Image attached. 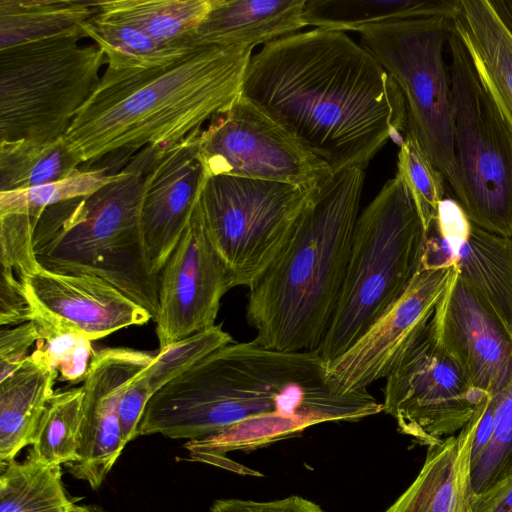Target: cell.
I'll return each instance as SVG.
<instances>
[{"label": "cell", "mask_w": 512, "mask_h": 512, "mask_svg": "<svg viewBox=\"0 0 512 512\" xmlns=\"http://www.w3.org/2000/svg\"><path fill=\"white\" fill-rule=\"evenodd\" d=\"M241 95L323 159L333 173L364 169L390 139L402 142L399 87L345 32L315 28L253 54Z\"/></svg>", "instance_id": "6da1fadb"}, {"label": "cell", "mask_w": 512, "mask_h": 512, "mask_svg": "<svg viewBox=\"0 0 512 512\" xmlns=\"http://www.w3.org/2000/svg\"><path fill=\"white\" fill-rule=\"evenodd\" d=\"M252 50L205 44L164 65L107 66L64 136L80 169L109 172L142 148L169 147L201 131L241 96Z\"/></svg>", "instance_id": "7a4b0ae2"}, {"label": "cell", "mask_w": 512, "mask_h": 512, "mask_svg": "<svg viewBox=\"0 0 512 512\" xmlns=\"http://www.w3.org/2000/svg\"><path fill=\"white\" fill-rule=\"evenodd\" d=\"M365 170L333 173L315 188L283 251L249 286L246 318L260 345L317 352L345 276Z\"/></svg>", "instance_id": "3957f363"}, {"label": "cell", "mask_w": 512, "mask_h": 512, "mask_svg": "<svg viewBox=\"0 0 512 512\" xmlns=\"http://www.w3.org/2000/svg\"><path fill=\"white\" fill-rule=\"evenodd\" d=\"M146 162L142 150L96 192L46 207L35 227L33 250L45 269L99 277L155 319L159 278L148 270L141 232Z\"/></svg>", "instance_id": "277c9868"}, {"label": "cell", "mask_w": 512, "mask_h": 512, "mask_svg": "<svg viewBox=\"0 0 512 512\" xmlns=\"http://www.w3.org/2000/svg\"><path fill=\"white\" fill-rule=\"evenodd\" d=\"M426 236L396 174L358 216L337 303L317 350L325 363L344 353L404 294L421 270Z\"/></svg>", "instance_id": "5b68a950"}, {"label": "cell", "mask_w": 512, "mask_h": 512, "mask_svg": "<svg viewBox=\"0 0 512 512\" xmlns=\"http://www.w3.org/2000/svg\"><path fill=\"white\" fill-rule=\"evenodd\" d=\"M83 31L0 50V142H50L67 133L97 88L106 57Z\"/></svg>", "instance_id": "8992f818"}, {"label": "cell", "mask_w": 512, "mask_h": 512, "mask_svg": "<svg viewBox=\"0 0 512 512\" xmlns=\"http://www.w3.org/2000/svg\"><path fill=\"white\" fill-rule=\"evenodd\" d=\"M455 175L448 185L469 220L512 237V130L452 30Z\"/></svg>", "instance_id": "52a82bcc"}, {"label": "cell", "mask_w": 512, "mask_h": 512, "mask_svg": "<svg viewBox=\"0 0 512 512\" xmlns=\"http://www.w3.org/2000/svg\"><path fill=\"white\" fill-rule=\"evenodd\" d=\"M453 12L387 22L358 31L360 43L403 94L406 132L416 137L448 185L455 175L454 102L443 53L453 30Z\"/></svg>", "instance_id": "ba28073f"}, {"label": "cell", "mask_w": 512, "mask_h": 512, "mask_svg": "<svg viewBox=\"0 0 512 512\" xmlns=\"http://www.w3.org/2000/svg\"><path fill=\"white\" fill-rule=\"evenodd\" d=\"M314 189L230 175L206 178L199 196L205 230L236 286H251L280 255Z\"/></svg>", "instance_id": "9c48e42d"}, {"label": "cell", "mask_w": 512, "mask_h": 512, "mask_svg": "<svg viewBox=\"0 0 512 512\" xmlns=\"http://www.w3.org/2000/svg\"><path fill=\"white\" fill-rule=\"evenodd\" d=\"M441 300L385 378L383 411L400 433L430 447L457 434L487 393L476 389L445 346Z\"/></svg>", "instance_id": "30bf717a"}, {"label": "cell", "mask_w": 512, "mask_h": 512, "mask_svg": "<svg viewBox=\"0 0 512 512\" xmlns=\"http://www.w3.org/2000/svg\"><path fill=\"white\" fill-rule=\"evenodd\" d=\"M206 176L230 175L317 188L328 164L242 95L210 119L198 138Z\"/></svg>", "instance_id": "8fae6325"}, {"label": "cell", "mask_w": 512, "mask_h": 512, "mask_svg": "<svg viewBox=\"0 0 512 512\" xmlns=\"http://www.w3.org/2000/svg\"><path fill=\"white\" fill-rule=\"evenodd\" d=\"M235 278L205 230L199 199L159 276L155 317L160 348L215 326Z\"/></svg>", "instance_id": "7c38bea8"}, {"label": "cell", "mask_w": 512, "mask_h": 512, "mask_svg": "<svg viewBox=\"0 0 512 512\" xmlns=\"http://www.w3.org/2000/svg\"><path fill=\"white\" fill-rule=\"evenodd\" d=\"M456 267L421 268L404 294L344 353L326 363V378L341 394L386 378L430 319Z\"/></svg>", "instance_id": "4fadbf2b"}, {"label": "cell", "mask_w": 512, "mask_h": 512, "mask_svg": "<svg viewBox=\"0 0 512 512\" xmlns=\"http://www.w3.org/2000/svg\"><path fill=\"white\" fill-rule=\"evenodd\" d=\"M155 353L116 347L94 351L83 380L82 417L77 460L70 473L98 489L125 447L120 402L127 385L153 360Z\"/></svg>", "instance_id": "5bb4252c"}, {"label": "cell", "mask_w": 512, "mask_h": 512, "mask_svg": "<svg viewBox=\"0 0 512 512\" xmlns=\"http://www.w3.org/2000/svg\"><path fill=\"white\" fill-rule=\"evenodd\" d=\"M201 131L169 147L145 148L141 232L148 270L157 278L186 230L207 178L198 156Z\"/></svg>", "instance_id": "9a60e30c"}, {"label": "cell", "mask_w": 512, "mask_h": 512, "mask_svg": "<svg viewBox=\"0 0 512 512\" xmlns=\"http://www.w3.org/2000/svg\"><path fill=\"white\" fill-rule=\"evenodd\" d=\"M440 329L445 346L471 384L487 394L497 390L512 368V335L457 270L441 299Z\"/></svg>", "instance_id": "2e32d148"}, {"label": "cell", "mask_w": 512, "mask_h": 512, "mask_svg": "<svg viewBox=\"0 0 512 512\" xmlns=\"http://www.w3.org/2000/svg\"><path fill=\"white\" fill-rule=\"evenodd\" d=\"M19 278L38 303L75 325L91 341L153 318L144 307L96 276L59 273L40 265Z\"/></svg>", "instance_id": "e0dca14e"}, {"label": "cell", "mask_w": 512, "mask_h": 512, "mask_svg": "<svg viewBox=\"0 0 512 512\" xmlns=\"http://www.w3.org/2000/svg\"><path fill=\"white\" fill-rule=\"evenodd\" d=\"M478 420L479 406L457 434L427 447L417 477L385 512H470V461Z\"/></svg>", "instance_id": "ac0fdd59"}, {"label": "cell", "mask_w": 512, "mask_h": 512, "mask_svg": "<svg viewBox=\"0 0 512 512\" xmlns=\"http://www.w3.org/2000/svg\"><path fill=\"white\" fill-rule=\"evenodd\" d=\"M306 0H214L193 37V46L266 45L306 26Z\"/></svg>", "instance_id": "d6986e66"}, {"label": "cell", "mask_w": 512, "mask_h": 512, "mask_svg": "<svg viewBox=\"0 0 512 512\" xmlns=\"http://www.w3.org/2000/svg\"><path fill=\"white\" fill-rule=\"evenodd\" d=\"M452 22L512 130V32L490 0H457Z\"/></svg>", "instance_id": "ffe728a7"}, {"label": "cell", "mask_w": 512, "mask_h": 512, "mask_svg": "<svg viewBox=\"0 0 512 512\" xmlns=\"http://www.w3.org/2000/svg\"><path fill=\"white\" fill-rule=\"evenodd\" d=\"M58 375L37 346L13 375L0 382L1 467L32 445Z\"/></svg>", "instance_id": "44dd1931"}, {"label": "cell", "mask_w": 512, "mask_h": 512, "mask_svg": "<svg viewBox=\"0 0 512 512\" xmlns=\"http://www.w3.org/2000/svg\"><path fill=\"white\" fill-rule=\"evenodd\" d=\"M455 267L458 276L488 302L512 335V237L471 222Z\"/></svg>", "instance_id": "7402d4cb"}, {"label": "cell", "mask_w": 512, "mask_h": 512, "mask_svg": "<svg viewBox=\"0 0 512 512\" xmlns=\"http://www.w3.org/2000/svg\"><path fill=\"white\" fill-rule=\"evenodd\" d=\"M214 0L96 1L97 13L126 22L154 40L193 46L191 38L212 9Z\"/></svg>", "instance_id": "603a6c76"}, {"label": "cell", "mask_w": 512, "mask_h": 512, "mask_svg": "<svg viewBox=\"0 0 512 512\" xmlns=\"http://www.w3.org/2000/svg\"><path fill=\"white\" fill-rule=\"evenodd\" d=\"M97 11L96 1L0 0V50L82 31Z\"/></svg>", "instance_id": "cb8c5ba5"}, {"label": "cell", "mask_w": 512, "mask_h": 512, "mask_svg": "<svg viewBox=\"0 0 512 512\" xmlns=\"http://www.w3.org/2000/svg\"><path fill=\"white\" fill-rule=\"evenodd\" d=\"M457 0H306L304 21L335 31L453 12Z\"/></svg>", "instance_id": "d4e9b609"}, {"label": "cell", "mask_w": 512, "mask_h": 512, "mask_svg": "<svg viewBox=\"0 0 512 512\" xmlns=\"http://www.w3.org/2000/svg\"><path fill=\"white\" fill-rule=\"evenodd\" d=\"M83 164L64 137L50 142H0V192L27 189L64 179Z\"/></svg>", "instance_id": "484cf974"}, {"label": "cell", "mask_w": 512, "mask_h": 512, "mask_svg": "<svg viewBox=\"0 0 512 512\" xmlns=\"http://www.w3.org/2000/svg\"><path fill=\"white\" fill-rule=\"evenodd\" d=\"M60 466L46 465L30 453L1 467L0 512H72Z\"/></svg>", "instance_id": "4316f807"}, {"label": "cell", "mask_w": 512, "mask_h": 512, "mask_svg": "<svg viewBox=\"0 0 512 512\" xmlns=\"http://www.w3.org/2000/svg\"><path fill=\"white\" fill-rule=\"evenodd\" d=\"M85 37L93 39L114 69L150 68L170 63L194 46L160 43L121 20L98 13L82 25Z\"/></svg>", "instance_id": "83f0119b"}, {"label": "cell", "mask_w": 512, "mask_h": 512, "mask_svg": "<svg viewBox=\"0 0 512 512\" xmlns=\"http://www.w3.org/2000/svg\"><path fill=\"white\" fill-rule=\"evenodd\" d=\"M83 394L82 386L54 392L29 452L35 459L50 466L77 460Z\"/></svg>", "instance_id": "f1b7e54d"}, {"label": "cell", "mask_w": 512, "mask_h": 512, "mask_svg": "<svg viewBox=\"0 0 512 512\" xmlns=\"http://www.w3.org/2000/svg\"><path fill=\"white\" fill-rule=\"evenodd\" d=\"M28 293L33 307L31 321L35 323L40 336L37 346L46 361L63 381H83L94 353L92 341L75 325L45 309L29 290Z\"/></svg>", "instance_id": "f546056e"}, {"label": "cell", "mask_w": 512, "mask_h": 512, "mask_svg": "<svg viewBox=\"0 0 512 512\" xmlns=\"http://www.w3.org/2000/svg\"><path fill=\"white\" fill-rule=\"evenodd\" d=\"M492 396L491 436L481 453L470 461L472 495L493 488L512 472V368Z\"/></svg>", "instance_id": "4dcf8cb0"}, {"label": "cell", "mask_w": 512, "mask_h": 512, "mask_svg": "<svg viewBox=\"0 0 512 512\" xmlns=\"http://www.w3.org/2000/svg\"><path fill=\"white\" fill-rule=\"evenodd\" d=\"M396 174L406 185L427 234L446 198L447 181L416 137L408 132L399 145Z\"/></svg>", "instance_id": "1f68e13d"}, {"label": "cell", "mask_w": 512, "mask_h": 512, "mask_svg": "<svg viewBox=\"0 0 512 512\" xmlns=\"http://www.w3.org/2000/svg\"><path fill=\"white\" fill-rule=\"evenodd\" d=\"M118 173L106 169L81 170L51 183L27 189L0 192V215L24 213L39 218L43 210L51 205L77 197L90 195L116 180Z\"/></svg>", "instance_id": "d6a6232c"}, {"label": "cell", "mask_w": 512, "mask_h": 512, "mask_svg": "<svg viewBox=\"0 0 512 512\" xmlns=\"http://www.w3.org/2000/svg\"><path fill=\"white\" fill-rule=\"evenodd\" d=\"M232 337L215 325L159 348L151 363L139 374L151 397L216 349L232 343Z\"/></svg>", "instance_id": "836d02e7"}, {"label": "cell", "mask_w": 512, "mask_h": 512, "mask_svg": "<svg viewBox=\"0 0 512 512\" xmlns=\"http://www.w3.org/2000/svg\"><path fill=\"white\" fill-rule=\"evenodd\" d=\"M38 219L24 213L0 215L1 267L14 270L19 277L26 276L40 266L33 250Z\"/></svg>", "instance_id": "e575fe53"}, {"label": "cell", "mask_w": 512, "mask_h": 512, "mask_svg": "<svg viewBox=\"0 0 512 512\" xmlns=\"http://www.w3.org/2000/svg\"><path fill=\"white\" fill-rule=\"evenodd\" d=\"M33 307L24 282L14 270L1 267L0 275V325L17 326L30 322Z\"/></svg>", "instance_id": "d590c367"}, {"label": "cell", "mask_w": 512, "mask_h": 512, "mask_svg": "<svg viewBox=\"0 0 512 512\" xmlns=\"http://www.w3.org/2000/svg\"><path fill=\"white\" fill-rule=\"evenodd\" d=\"M40 339L38 329L30 321L0 330V382L13 375L29 356L28 350Z\"/></svg>", "instance_id": "8d00e7d4"}, {"label": "cell", "mask_w": 512, "mask_h": 512, "mask_svg": "<svg viewBox=\"0 0 512 512\" xmlns=\"http://www.w3.org/2000/svg\"><path fill=\"white\" fill-rule=\"evenodd\" d=\"M211 512H324L316 503L300 496H289L273 501L218 499Z\"/></svg>", "instance_id": "74e56055"}, {"label": "cell", "mask_w": 512, "mask_h": 512, "mask_svg": "<svg viewBox=\"0 0 512 512\" xmlns=\"http://www.w3.org/2000/svg\"><path fill=\"white\" fill-rule=\"evenodd\" d=\"M433 226L452 249L456 260L457 252L468 236L471 221L454 198L441 201Z\"/></svg>", "instance_id": "f35d334b"}, {"label": "cell", "mask_w": 512, "mask_h": 512, "mask_svg": "<svg viewBox=\"0 0 512 512\" xmlns=\"http://www.w3.org/2000/svg\"><path fill=\"white\" fill-rule=\"evenodd\" d=\"M470 512H512V477L481 494L472 495Z\"/></svg>", "instance_id": "ab89813d"}, {"label": "cell", "mask_w": 512, "mask_h": 512, "mask_svg": "<svg viewBox=\"0 0 512 512\" xmlns=\"http://www.w3.org/2000/svg\"><path fill=\"white\" fill-rule=\"evenodd\" d=\"M492 6L512 32V0H490Z\"/></svg>", "instance_id": "60d3db41"}, {"label": "cell", "mask_w": 512, "mask_h": 512, "mask_svg": "<svg viewBox=\"0 0 512 512\" xmlns=\"http://www.w3.org/2000/svg\"><path fill=\"white\" fill-rule=\"evenodd\" d=\"M72 512H106L100 508L87 505H74Z\"/></svg>", "instance_id": "b9f144b4"}, {"label": "cell", "mask_w": 512, "mask_h": 512, "mask_svg": "<svg viewBox=\"0 0 512 512\" xmlns=\"http://www.w3.org/2000/svg\"><path fill=\"white\" fill-rule=\"evenodd\" d=\"M511 477H512V472H511V474H510L506 479H509V478H511ZM506 479H504V480H506ZM504 480H503V481H504ZM498 484H499V483H498ZM495 486H496V485H495Z\"/></svg>", "instance_id": "7bdbcfd3"}]
</instances>
